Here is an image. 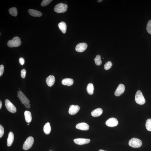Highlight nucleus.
<instances>
[{
    "instance_id": "obj_22",
    "label": "nucleus",
    "mask_w": 151,
    "mask_h": 151,
    "mask_svg": "<svg viewBox=\"0 0 151 151\" xmlns=\"http://www.w3.org/2000/svg\"><path fill=\"white\" fill-rule=\"evenodd\" d=\"M87 92L89 94L92 95L94 93V87L92 83H89L88 84L87 86Z\"/></svg>"
},
{
    "instance_id": "obj_4",
    "label": "nucleus",
    "mask_w": 151,
    "mask_h": 151,
    "mask_svg": "<svg viewBox=\"0 0 151 151\" xmlns=\"http://www.w3.org/2000/svg\"><path fill=\"white\" fill-rule=\"evenodd\" d=\"M129 145L134 148L140 147L142 145L141 141L139 139L134 138L130 139L129 142Z\"/></svg>"
},
{
    "instance_id": "obj_6",
    "label": "nucleus",
    "mask_w": 151,
    "mask_h": 151,
    "mask_svg": "<svg viewBox=\"0 0 151 151\" xmlns=\"http://www.w3.org/2000/svg\"><path fill=\"white\" fill-rule=\"evenodd\" d=\"M5 104L6 109L9 112L13 113L16 112L17 109L16 107L9 100H6Z\"/></svg>"
},
{
    "instance_id": "obj_20",
    "label": "nucleus",
    "mask_w": 151,
    "mask_h": 151,
    "mask_svg": "<svg viewBox=\"0 0 151 151\" xmlns=\"http://www.w3.org/2000/svg\"><path fill=\"white\" fill-rule=\"evenodd\" d=\"M58 26L62 32L64 34H65L67 29V26L66 23L64 22H61L59 23Z\"/></svg>"
},
{
    "instance_id": "obj_8",
    "label": "nucleus",
    "mask_w": 151,
    "mask_h": 151,
    "mask_svg": "<svg viewBox=\"0 0 151 151\" xmlns=\"http://www.w3.org/2000/svg\"><path fill=\"white\" fill-rule=\"evenodd\" d=\"M18 96L22 104H24L30 102L29 100L21 91H18Z\"/></svg>"
},
{
    "instance_id": "obj_25",
    "label": "nucleus",
    "mask_w": 151,
    "mask_h": 151,
    "mask_svg": "<svg viewBox=\"0 0 151 151\" xmlns=\"http://www.w3.org/2000/svg\"><path fill=\"white\" fill-rule=\"evenodd\" d=\"M146 129L149 131H151V119H147L145 124Z\"/></svg>"
},
{
    "instance_id": "obj_36",
    "label": "nucleus",
    "mask_w": 151,
    "mask_h": 151,
    "mask_svg": "<svg viewBox=\"0 0 151 151\" xmlns=\"http://www.w3.org/2000/svg\"><path fill=\"white\" fill-rule=\"evenodd\" d=\"M99 151H104L103 150H102V149H101V150H100Z\"/></svg>"
},
{
    "instance_id": "obj_30",
    "label": "nucleus",
    "mask_w": 151,
    "mask_h": 151,
    "mask_svg": "<svg viewBox=\"0 0 151 151\" xmlns=\"http://www.w3.org/2000/svg\"><path fill=\"white\" fill-rule=\"evenodd\" d=\"M26 71L25 69H23L21 71V76L23 78H24L26 77Z\"/></svg>"
},
{
    "instance_id": "obj_18",
    "label": "nucleus",
    "mask_w": 151,
    "mask_h": 151,
    "mask_svg": "<svg viewBox=\"0 0 151 151\" xmlns=\"http://www.w3.org/2000/svg\"><path fill=\"white\" fill-rule=\"evenodd\" d=\"M74 81L73 79L71 78H65L63 79L62 83L65 85L70 86L73 84Z\"/></svg>"
},
{
    "instance_id": "obj_14",
    "label": "nucleus",
    "mask_w": 151,
    "mask_h": 151,
    "mask_svg": "<svg viewBox=\"0 0 151 151\" xmlns=\"http://www.w3.org/2000/svg\"><path fill=\"white\" fill-rule=\"evenodd\" d=\"M46 83L49 87H52L54 85L55 82V78L53 76L50 75L46 78Z\"/></svg>"
},
{
    "instance_id": "obj_17",
    "label": "nucleus",
    "mask_w": 151,
    "mask_h": 151,
    "mask_svg": "<svg viewBox=\"0 0 151 151\" xmlns=\"http://www.w3.org/2000/svg\"><path fill=\"white\" fill-rule=\"evenodd\" d=\"M103 112L102 109L98 108L95 109L91 112V115L93 117H97L101 115Z\"/></svg>"
},
{
    "instance_id": "obj_10",
    "label": "nucleus",
    "mask_w": 151,
    "mask_h": 151,
    "mask_svg": "<svg viewBox=\"0 0 151 151\" xmlns=\"http://www.w3.org/2000/svg\"><path fill=\"white\" fill-rule=\"evenodd\" d=\"M80 109V107L78 106L71 105L70 106L69 113L71 115H74L79 112Z\"/></svg>"
},
{
    "instance_id": "obj_12",
    "label": "nucleus",
    "mask_w": 151,
    "mask_h": 151,
    "mask_svg": "<svg viewBox=\"0 0 151 151\" xmlns=\"http://www.w3.org/2000/svg\"><path fill=\"white\" fill-rule=\"evenodd\" d=\"M90 139H89L78 138L74 139L75 143L79 145H82L87 144L90 142Z\"/></svg>"
},
{
    "instance_id": "obj_13",
    "label": "nucleus",
    "mask_w": 151,
    "mask_h": 151,
    "mask_svg": "<svg viewBox=\"0 0 151 151\" xmlns=\"http://www.w3.org/2000/svg\"><path fill=\"white\" fill-rule=\"evenodd\" d=\"M76 128L82 130L86 131L89 130V126L87 124L85 123H81L77 124Z\"/></svg>"
},
{
    "instance_id": "obj_15",
    "label": "nucleus",
    "mask_w": 151,
    "mask_h": 151,
    "mask_svg": "<svg viewBox=\"0 0 151 151\" xmlns=\"http://www.w3.org/2000/svg\"><path fill=\"white\" fill-rule=\"evenodd\" d=\"M28 11L31 16L34 17H40L42 16V14L40 11L36 10L30 9Z\"/></svg>"
},
{
    "instance_id": "obj_33",
    "label": "nucleus",
    "mask_w": 151,
    "mask_h": 151,
    "mask_svg": "<svg viewBox=\"0 0 151 151\" xmlns=\"http://www.w3.org/2000/svg\"><path fill=\"white\" fill-rule=\"evenodd\" d=\"M24 104L25 106L28 108H29L30 107V105L29 103H26Z\"/></svg>"
},
{
    "instance_id": "obj_1",
    "label": "nucleus",
    "mask_w": 151,
    "mask_h": 151,
    "mask_svg": "<svg viewBox=\"0 0 151 151\" xmlns=\"http://www.w3.org/2000/svg\"><path fill=\"white\" fill-rule=\"evenodd\" d=\"M21 42L20 38L16 36L8 41L7 45L10 47H17L21 45Z\"/></svg>"
},
{
    "instance_id": "obj_5",
    "label": "nucleus",
    "mask_w": 151,
    "mask_h": 151,
    "mask_svg": "<svg viewBox=\"0 0 151 151\" xmlns=\"http://www.w3.org/2000/svg\"><path fill=\"white\" fill-rule=\"evenodd\" d=\"M34 142V138L29 137L25 142L23 146V148L24 150H28L32 147Z\"/></svg>"
},
{
    "instance_id": "obj_31",
    "label": "nucleus",
    "mask_w": 151,
    "mask_h": 151,
    "mask_svg": "<svg viewBox=\"0 0 151 151\" xmlns=\"http://www.w3.org/2000/svg\"><path fill=\"white\" fill-rule=\"evenodd\" d=\"M4 66L3 65L0 66V77L2 76L4 73Z\"/></svg>"
},
{
    "instance_id": "obj_3",
    "label": "nucleus",
    "mask_w": 151,
    "mask_h": 151,
    "mask_svg": "<svg viewBox=\"0 0 151 151\" xmlns=\"http://www.w3.org/2000/svg\"><path fill=\"white\" fill-rule=\"evenodd\" d=\"M67 5L60 3L56 5L54 8V10L57 13H63L67 11Z\"/></svg>"
},
{
    "instance_id": "obj_19",
    "label": "nucleus",
    "mask_w": 151,
    "mask_h": 151,
    "mask_svg": "<svg viewBox=\"0 0 151 151\" xmlns=\"http://www.w3.org/2000/svg\"><path fill=\"white\" fill-rule=\"evenodd\" d=\"M24 115L26 122L28 123H30L32 119V116L30 112L28 111H25Z\"/></svg>"
},
{
    "instance_id": "obj_35",
    "label": "nucleus",
    "mask_w": 151,
    "mask_h": 151,
    "mask_svg": "<svg viewBox=\"0 0 151 151\" xmlns=\"http://www.w3.org/2000/svg\"><path fill=\"white\" fill-rule=\"evenodd\" d=\"M102 0H97V1L98 2H102Z\"/></svg>"
},
{
    "instance_id": "obj_29",
    "label": "nucleus",
    "mask_w": 151,
    "mask_h": 151,
    "mask_svg": "<svg viewBox=\"0 0 151 151\" xmlns=\"http://www.w3.org/2000/svg\"><path fill=\"white\" fill-rule=\"evenodd\" d=\"M4 134V129L1 125H0V137H2Z\"/></svg>"
},
{
    "instance_id": "obj_38",
    "label": "nucleus",
    "mask_w": 151,
    "mask_h": 151,
    "mask_svg": "<svg viewBox=\"0 0 151 151\" xmlns=\"http://www.w3.org/2000/svg\"></svg>"
},
{
    "instance_id": "obj_2",
    "label": "nucleus",
    "mask_w": 151,
    "mask_h": 151,
    "mask_svg": "<svg viewBox=\"0 0 151 151\" xmlns=\"http://www.w3.org/2000/svg\"><path fill=\"white\" fill-rule=\"evenodd\" d=\"M136 102L139 105H143L145 103V100L142 93L140 90L137 91L135 96Z\"/></svg>"
},
{
    "instance_id": "obj_7",
    "label": "nucleus",
    "mask_w": 151,
    "mask_h": 151,
    "mask_svg": "<svg viewBox=\"0 0 151 151\" xmlns=\"http://www.w3.org/2000/svg\"><path fill=\"white\" fill-rule=\"evenodd\" d=\"M106 125L110 127H116L118 124V121L115 118H111L108 119L106 122Z\"/></svg>"
},
{
    "instance_id": "obj_21",
    "label": "nucleus",
    "mask_w": 151,
    "mask_h": 151,
    "mask_svg": "<svg viewBox=\"0 0 151 151\" xmlns=\"http://www.w3.org/2000/svg\"><path fill=\"white\" fill-rule=\"evenodd\" d=\"M50 123L47 122L45 124L44 127V131L45 134H49L51 132V127L50 125Z\"/></svg>"
},
{
    "instance_id": "obj_23",
    "label": "nucleus",
    "mask_w": 151,
    "mask_h": 151,
    "mask_svg": "<svg viewBox=\"0 0 151 151\" xmlns=\"http://www.w3.org/2000/svg\"><path fill=\"white\" fill-rule=\"evenodd\" d=\"M9 12L11 16L15 17L17 16V10L16 7H14L10 8L9 10Z\"/></svg>"
},
{
    "instance_id": "obj_9",
    "label": "nucleus",
    "mask_w": 151,
    "mask_h": 151,
    "mask_svg": "<svg viewBox=\"0 0 151 151\" xmlns=\"http://www.w3.org/2000/svg\"><path fill=\"white\" fill-rule=\"evenodd\" d=\"M87 45L84 43H80L78 44L76 46L75 49L76 51L79 52H84L87 49Z\"/></svg>"
},
{
    "instance_id": "obj_24",
    "label": "nucleus",
    "mask_w": 151,
    "mask_h": 151,
    "mask_svg": "<svg viewBox=\"0 0 151 151\" xmlns=\"http://www.w3.org/2000/svg\"><path fill=\"white\" fill-rule=\"evenodd\" d=\"M94 61H95L96 65L100 66L102 64V61L101 60V56L100 55H97L96 56L94 59Z\"/></svg>"
},
{
    "instance_id": "obj_32",
    "label": "nucleus",
    "mask_w": 151,
    "mask_h": 151,
    "mask_svg": "<svg viewBox=\"0 0 151 151\" xmlns=\"http://www.w3.org/2000/svg\"><path fill=\"white\" fill-rule=\"evenodd\" d=\"M19 63L21 65H23L25 61L24 59L22 57H20L19 59Z\"/></svg>"
},
{
    "instance_id": "obj_16",
    "label": "nucleus",
    "mask_w": 151,
    "mask_h": 151,
    "mask_svg": "<svg viewBox=\"0 0 151 151\" xmlns=\"http://www.w3.org/2000/svg\"><path fill=\"white\" fill-rule=\"evenodd\" d=\"M14 136L12 132H10L8 135L7 140V145L8 146H10L14 141Z\"/></svg>"
},
{
    "instance_id": "obj_26",
    "label": "nucleus",
    "mask_w": 151,
    "mask_h": 151,
    "mask_svg": "<svg viewBox=\"0 0 151 151\" xmlns=\"http://www.w3.org/2000/svg\"><path fill=\"white\" fill-rule=\"evenodd\" d=\"M112 66V64L111 61H108L104 66V68L106 70H108L110 69Z\"/></svg>"
},
{
    "instance_id": "obj_37",
    "label": "nucleus",
    "mask_w": 151,
    "mask_h": 151,
    "mask_svg": "<svg viewBox=\"0 0 151 151\" xmlns=\"http://www.w3.org/2000/svg\"><path fill=\"white\" fill-rule=\"evenodd\" d=\"M29 124H28V125H29Z\"/></svg>"
},
{
    "instance_id": "obj_34",
    "label": "nucleus",
    "mask_w": 151,
    "mask_h": 151,
    "mask_svg": "<svg viewBox=\"0 0 151 151\" xmlns=\"http://www.w3.org/2000/svg\"><path fill=\"white\" fill-rule=\"evenodd\" d=\"M2 102H1V101H0V109L1 108V107H2Z\"/></svg>"
},
{
    "instance_id": "obj_11",
    "label": "nucleus",
    "mask_w": 151,
    "mask_h": 151,
    "mask_svg": "<svg viewBox=\"0 0 151 151\" xmlns=\"http://www.w3.org/2000/svg\"><path fill=\"white\" fill-rule=\"evenodd\" d=\"M125 88L123 84H119L115 91L114 94L117 96H120L122 95L125 91Z\"/></svg>"
},
{
    "instance_id": "obj_28",
    "label": "nucleus",
    "mask_w": 151,
    "mask_h": 151,
    "mask_svg": "<svg viewBox=\"0 0 151 151\" xmlns=\"http://www.w3.org/2000/svg\"><path fill=\"white\" fill-rule=\"evenodd\" d=\"M146 29L148 33L151 34V20H150L148 22Z\"/></svg>"
},
{
    "instance_id": "obj_27",
    "label": "nucleus",
    "mask_w": 151,
    "mask_h": 151,
    "mask_svg": "<svg viewBox=\"0 0 151 151\" xmlns=\"http://www.w3.org/2000/svg\"><path fill=\"white\" fill-rule=\"evenodd\" d=\"M52 1V0H43L41 3V6H47Z\"/></svg>"
}]
</instances>
